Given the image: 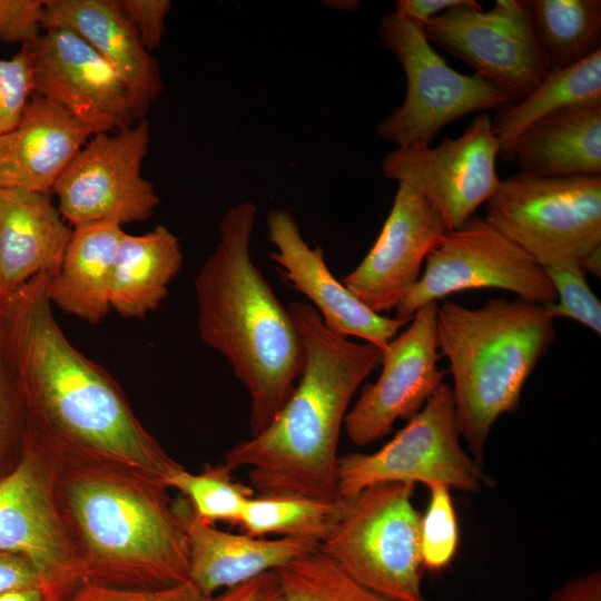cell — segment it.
Wrapping results in <instances>:
<instances>
[{"label":"cell","mask_w":601,"mask_h":601,"mask_svg":"<svg viewBox=\"0 0 601 601\" xmlns=\"http://www.w3.org/2000/svg\"><path fill=\"white\" fill-rule=\"evenodd\" d=\"M0 601H57L45 585L10 590L0 594Z\"/></svg>","instance_id":"cell-42"},{"label":"cell","mask_w":601,"mask_h":601,"mask_svg":"<svg viewBox=\"0 0 601 601\" xmlns=\"http://www.w3.org/2000/svg\"><path fill=\"white\" fill-rule=\"evenodd\" d=\"M430 500L421 515L420 544L423 568L444 570L453 561L459 545V523L450 489L430 485Z\"/></svg>","instance_id":"cell-32"},{"label":"cell","mask_w":601,"mask_h":601,"mask_svg":"<svg viewBox=\"0 0 601 601\" xmlns=\"http://www.w3.org/2000/svg\"><path fill=\"white\" fill-rule=\"evenodd\" d=\"M377 33L406 78L403 104L376 128L382 139L397 148L430 146L447 124L513 104L508 93L477 73L451 68L427 40L422 24L392 12L381 18Z\"/></svg>","instance_id":"cell-8"},{"label":"cell","mask_w":601,"mask_h":601,"mask_svg":"<svg viewBox=\"0 0 601 601\" xmlns=\"http://www.w3.org/2000/svg\"><path fill=\"white\" fill-rule=\"evenodd\" d=\"M52 461L57 506L82 583L154 590L189 581L187 536L164 484Z\"/></svg>","instance_id":"cell-4"},{"label":"cell","mask_w":601,"mask_h":601,"mask_svg":"<svg viewBox=\"0 0 601 601\" xmlns=\"http://www.w3.org/2000/svg\"><path fill=\"white\" fill-rule=\"evenodd\" d=\"M33 93V70L27 47L9 59L0 57V136L19 124Z\"/></svg>","instance_id":"cell-34"},{"label":"cell","mask_w":601,"mask_h":601,"mask_svg":"<svg viewBox=\"0 0 601 601\" xmlns=\"http://www.w3.org/2000/svg\"><path fill=\"white\" fill-rule=\"evenodd\" d=\"M92 136L59 104L33 93L19 124L0 136V188L51 193Z\"/></svg>","instance_id":"cell-20"},{"label":"cell","mask_w":601,"mask_h":601,"mask_svg":"<svg viewBox=\"0 0 601 601\" xmlns=\"http://www.w3.org/2000/svg\"><path fill=\"white\" fill-rule=\"evenodd\" d=\"M60 601H216V595H205L190 581L154 590L116 588L85 582Z\"/></svg>","instance_id":"cell-35"},{"label":"cell","mask_w":601,"mask_h":601,"mask_svg":"<svg viewBox=\"0 0 601 601\" xmlns=\"http://www.w3.org/2000/svg\"><path fill=\"white\" fill-rule=\"evenodd\" d=\"M40 273L0 304V322L26 404L28 428L60 462L99 465L159 482L184 466L134 413L111 375L67 338Z\"/></svg>","instance_id":"cell-1"},{"label":"cell","mask_w":601,"mask_h":601,"mask_svg":"<svg viewBox=\"0 0 601 601\" xmlns=\"http://www.w3.org/2000/svg\"><path fill=\"white\" fill-rule=\"evenodd\" d=\"M471 0H397L395 11L397 16L424 26L439 14L469 3Z\"/></svg>","instance_id":"cell-41"},{"label":"cell","mask_w":601,"mask_h":601,"mask_svg":"<svg viewBox=\"0 0 601 601\" xmlns=\"http://www.w3.org/2000/svg\"><path fill=\"white\" fill-rule=\"evenodd\" d=\"M485 220L542 268L565 262L582 267L601 248V175L520 171L501 180Z\"/></svg>","instance_id":"cell-7"},{"label":"cell","mask_w":601,"mask_h":601,"mask_svg":"<svg viewBox=\"0 0 601 601\" xmlns=\"http://www.w3.org/2000/svg\"><path fill=\"white\" fill-rule=\"evenodd\" d=\"M415 484L383 482L344 501L318 549L366 588L396 601H424L421 515Z\"/></svg>","instance_id":"cell-6"},{"label":"cell","mask_w":601,"mask_h":601,"mask_svg":"<svg viewBox=\"0 0 601 601\" xmlns=\"http://www.w3.org/2000/svg\"><path fill=\"white\" fill-rule=\"evenodd\" d=\"M150 142L146 118L115 132L93 135L57 180L58 210L72 228L109 221L120 226L148 220L160 204L142 177Z\"/></svg>","instance_id":"cell-11"},{"label":"cell","mask_w":601,"mask_h":601,"mask_svg":"<svg viewBox=\"0 0 601 601\" xmlns=\"http://www.w3.org/2000/svg\"><path fill=\"white\" fill-rule=\"evenodd\" d=\"M231 472L224 463L206 465L197 474L183 467L167 479L166 487L179 491L201 520L211 524H238L247 501L255 493L252 487L236 482Z\"/></svg>","instance_id":"cell-30"},{"label":"cell","mask_w":601,"mask_h":601,"mask_svg":"<svg viewBox=\"0 0 601 601\" xmlns=\"http://www.w3.org/2000/svg\"><path fill=\"white\" fill-rule=\"evenodd\" d=\"M72 230L49 194L0 188V299L40 273L55 275Z\"/></svg>","instance_id":"cell-21"},{"label":"cell","mask_w":601,"mask_h":601,"mask_svg":"<svg viewBox=\"0 0 601 601\" xmlns=\"http://www.w3.org/2000/svg\"><path fill=\"white\" fill-rule=\"evenodd\" d=\"M344 508V501H318L287 495L252 496L238 525L244 533L263 538L276 534L321 544L331 533Z\"/></svg>","instance_id":"cell-28"},{"label":"cell","mask_w":601,"mask_h":601,"mask_svg":"<svg viewBox=\"0 0 601 601\" xmlns=\"http://www.w3.org/2000/svg\"><path fill=\"white\" fill-rule=\"evenodd\" d=\"M122 234L120 225L109 221L73 228L61 266L47 284L51 305L99 324L111 309V277Z\"/></svg>","instance_id":"cell-24"},{"label":"cell","mask_w":601,"mask_h":601,"mask_svg":"<svg viewBox=\"0 0 601 601\" xmlns=\"http://www.w3.org/2000/svg\"><path fill=\"white\" fill-rule=\"evenodd\" d=\"M46 2L0 0V40L27 46L43 31Z\"/></svg>","instance_id":"cell-36"},{"label":"cell","mask_w":601,"mask_h":601,"mask_svg":"<svg viewBox=\"0 0 601 601\" xmlns=\"http://www.w3.org/2000/svg\"><path fill=\"white\" fill-rule=\"evenodd\" d=\"M188 542L189 581L205 595L276 571L318 544L289 538L265 539L217 529L196 515L186 497L171 501Z\"/></svg>","instance_id":"cell-19"},{"label":"cell","mask_w":601,"mask_h":601,"mask_svg":"<svg viewBox=\"0 0 601 601\" xmlns=\"http://www.w3.org/2000/svg\"><path fill=\"white\" fill-rule=\"evenodd\" d=\"M480 288L509 290L544 307L556 302L545 270L485 218L473 215L440 237L418 282L395 308V317L411 321L428 303Z\"/></svg>","instance_id":"cell-10"},{"label":"cell","mask_w":601,"mask_h":601,"mask_svg":"<svg viewBox=\"0 0 601 601\" xmlns=\"http://www.w3.org/2000/svg\"><path fill=\"white\" fill-rule=\"evenodd\" d=\"M3 299H0V303L2 302Z\"/></svg>","instance_id":"cell-43"},{"label":"cell","mask_w":601,"mask_h":601,"mask_svg":"<svg viewBox=\"0 0 601 601\" xmlns=\"http://www.w3.org/2000/svg\"><path fill=\"white\" fill-rule=\"evenodd\" d=\"M27 430V410L19 376L0 322V479L21 461Z\"/></svg>","instance_id":"cell-31"},{"label":"cell","mask_w":601,"mask_h":601,"mask_svg":"<svg viewBox=\"0 0 601 601\" xmlns=\"http://www.w3.org/2000/svg\"><path fill=\"white\" fill-rule=\"evenodd\" d=\"M0 552L28 559L57 601L82 583L57 506L52 457L29 428L21 461L0 479Z\"/></svg>","instance_id":"cell-14"},{"label":"cell","mask_w":601,"mask_h":601,"mask_svg":"<svg viewBox=\"0 0 601 601\" xmlns=\"http://www.w3.org/2000/svg\"><path fill=\"white\" fill-rule=\"evenodd\" d=\"M275 572L282 601H396L356 581L318 546Z\"/></svg>","instance_id":"cell-29"},{"label":"cell","mask_w":601,"mask_h":601,"mask_svg":"<svg viewBox=\"0 0 601 601\" xmlns=\"http://www.w3.org/2000/svg\"><path fill=\"white\" fill-rule=\"evenodd\" d=\"M595 102H601V50L577 65L550 70L528 96L496 111L492 129L500 145L499 157L511 160L516 139L541 119Z\"/></svg>","instance_id":"cell-26"},{"label":"cell","mask_w":601,"mask_h":601,"mask_svg":"<svg viewBox=\"0 0 601 601\" xmlns=\"http://www.w3.org/2000/svg\"><path fill=\"white\" fill-rule=\"evenodd\" d=\"M119 8L150 52L158 48L166 30V19L171 9L169 0H117Z\"/></svg>","instance_id":"cell-37"},{"label":"cell","mask_w":601,"mask_h":601,"mask_svg":"<svg viewBox=\"0 0 601 601\" xmlns=\"http://www.w3.org/2000/svg\"><path fill=\"white\" fill-rule=\"evenodd\" d=\"M521 173L540 177L601 175V102L570 107L529 127L511 152Z\"/></svg>","instance_id":"cell-23"},{"label":"cell","mask_w":601,"mask_h":601,"mask_svg":"<svg viewBox=\"0 0 601 601\" xmlns=\"http://www.w3.org/2000/svg\"><path fill=\"white\" fill-rule=\"evenodd\" d=\"M383 482H420L463 492L491 486V476L461 444L449 384L442 383L423 408L377 451L338 456L339 500Z\"/></svg>","instance_id":"cell-9"},{"label":"cell","mask_w":601,"mask_h":601,"mask_svg":"<svg viewBox=\"0 0 601 601\" xmlns=\"http://www.w3.org/2000/svg\"><path fill=\"white\" fill-rule=\"evenodd\" d=\"M184 263L178 237L159 225L144 235L124 231L110 287V307L125 318H144L158 309Z\"/></svg>","instance_id":"cell-25"},{"label":"cell","mask_w":601,"mask_h":601,"mask_svg":"<svg viewBox=\"0 0 601 601\" xmlns=\"http://www.w3.org/2000/svg\"><path fill=\"white\" fill-rule=\"evenodd\" d=\"M69 30L90 45L150 107L164 83L158 61L145 48L117 0H49L43 30Z\"/></svg>","instance_id":"cell-22"},{"label":"cell","mask_w":601,"mask_h":601,"mask_svg":"<svg viewBox=\"0 0 601 601\" xmlns=\"http://www.w3.org/2000/svg\"><path fill=\"white\" fill-rule=\"evenodd\" d=\"M550 278L556 302L546 307L555 317L579 322L601 334V303L587 282L585 270L574 262L559 263L543 268Z\"/></svg>","instance_id":"cell-33"},{"label":"cell","mask_w":601,"mask_h":601,"mask_svg":"<svg viewBox=\"0 0 601 601\" xmlns=\"http://www.w3.org/2000/svg\"><path fill=\"white\" fill-rule=\"evenodd\" d=\"M437 307L436 302L422 306L383 349L380 376L362 387L344 421L354 445L367 446L386 436L397 420H411L443 383Z\"/></svg>","instance_id":"cell-16"},{"label":"cell","mask_w":601,"mask_h":601,"mask_svg":"<svg viewBox=\"0 0 601 601\" xmlns=\"http://www.w3.org/2000/svg\"><path fill=\"white\" fill-rule=\"evenodd\" d=\"M427 40L462 60L502 89L513 102L528 96L549 72L528 1L496 0L484 11L471 0L427 21Z\"/></svg>","instance_id":"cell-12"},{"label":"cell","mask_w":601,"mask_h":601,"mask_svg":"<svg viewBox=\"0 0 601 601\" xmlns=\"http://www.w3.org/2000/svg\"><path fill=\"white\" fill-rule=\"evenodd\" d=\"M33 585H45L36 566L20 554L0 552V594Z\"/></svg>","instance_id":"cell-38"},{"label":"cell","mask_w":601,"mask_h":601,"mask_svg":"<svg viewBox=\"0 0 601 601\" xmlns=\"http://www.w3.org/2000/svg\"><path fill=\"white\" fill-rule=\"evenodd\" d=\"M445 230L431 203L398 183L380 235L342 283L374 313L395 309L418 282L427 255Z\"/></svg>","instance_id":"cell-17"},{"label":"cell","mask_w":601,"mask_h":601,"mask_svg":"<svg viewBox=\"0 0 601 601\" xmlns=\"http://www.w3.org/2000/svg\"><path fill=\"white\" fill-rule=\"evenodd\" d=\"M548 308L520 297L489 298L477 308L445 300L437 307L436 343L450 364L457 426L484 467L496 420L518 408L522 390L555 337Z\"/></svg>","instance_id":"cell-5"},{"label":"cell","mask_w":601,"mask_h":601,"mask_svg":"<svg viewBox=\"0 0 601 601\" xmlns=\"http://www.w3.org/2000/svg\"><path fill=\"white\" fill-rule=\"evenodd\" d=\"M549 601H601V572L594 570L566 580Z\"/></svg>","instance_id":"cell-40"},{"label":"cell","mask_w":601,"mask_h":601,"mask_svg":"<svg viewBox=\"0 0 601 601\" xmlns=\"http://www.w3.org/2000/svg\"><path fill=\"white\" fill-rule=\"evenodd\" d=\"M268 239L276 247L269 257L283 277L307 297L324 325L343 337L354 336L382 349L410 321L376 314L337 280L324 259L321 246L304 239L294 215L284 208L266 216Z\"/></svg>","instance_id":"cell-18"},{"label":"cell","mask_w":601,"mask_h":601,"mask_svg":"<svg viewBox=\"0 0 601 601\" xmlns=\"http://www.w3.org/2000/svg\"><path fill=\"white\" fill-rule=\"evenodd\" d=\"M305 349L296 386L272 423L235 444L224 464L248 467L257 495L337 501L336 465L341 430L349 404L381 365L383 349L331 332L307 303L287 307Z\"/></svg>","instance_id":"cell-2"},{"label":"cell","mask_w":601,"mask_h":601,"mask_svg":"<svg viewBox=\"0 0 601 601\" xmlns=\"http://www.w3.org/2000/svg\"><path fill=\"white\" fill-rule=\"evenodd\" d=\"M500 145L487 112H479L464 132L436 147L396 148L385 155L382 174L424 196L446 230L472 217L500 187L495 162Z\"/></svg>","instance_id":"cell-13"},{"label":"cell","mask_w":601,"mask_h":601,"mask_svg":"<svg viewBox=\"0 0 601 601\" xmlns=\"http://www.w3.org/2000/svg\"><path fill=\"white\" fill-rule=\"evenodd\" d=\"M528 6L549 71L601 50L600 0H530Z\"/></svg>","instance_id":"cell-27"},{"label":"cell","mask_w":601,"mask_h":601,"mask_svg":"<svg viewBox=\"0 0 601 601\" xmlns=\"http://www.w3.org/2000/svg\"><path fill=\"white\" fill-rule=\"evenodd\" d=\"M216 601H282L275 571L263 573L245 583L225 590Z\"/></svg>","instance_id":"cell-39"},{"label":"cell","mask_w":601,"mask_h":601,"mask_svg":"<svg viewBox=\"0 0 601 601\" xmlns=\"http://www.w3.org/2000/svg\"><path fill=\"white\" fill-rule=\"evenodd\" d=\"M256 217L252 201L226 210L216 246L194 280L199 338L227 359L247 391L252 436L272 423L305 366L289 311L252 259Z\"/></svg>","instance_id":"cell-3"},{"label":"cell","mask_w":601,"mask_h":601,"mask_svg":"<svg viewBox=\"0 0 601 601\" xmlns=\"http://www.w3.org/2000/svg\"><path fill=\"white\" fill-rule=\"evenodd\" d=\"M26 47L35 93L59 104L93 135L126 129L147 115L149 106L76 33L46 29Z\"/></svg>","instance_id":"cell-15"}]
</instances>
